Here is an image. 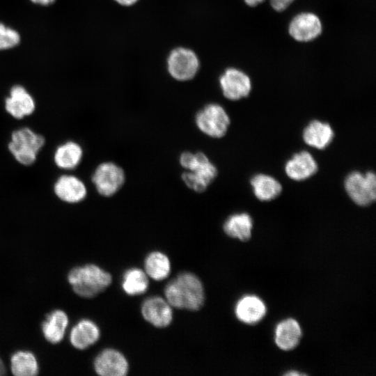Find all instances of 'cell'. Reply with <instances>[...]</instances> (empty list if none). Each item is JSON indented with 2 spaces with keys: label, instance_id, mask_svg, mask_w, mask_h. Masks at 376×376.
<instances>
[{
  "label": "cell",
  "instance_id": "6da1fadb",
  "mask_svg": "<svg viewBox=\"0 0 376 376\" xmlns=\"http://www.w3.org/2000/svg\"><path fill=\"white\" fill-rule=\"evenodd\" d=\"M165 299L173 308L196 311L205 301L203 285L191 272H184L171 281L164 289Z\"/></svg>",
  "mask_w": 376,
  "mask_h": 376
},
{
  "label": "cell",
  "instance_id": "7a4b0ae2",
  "mask_svg": "<svg viewBox=\"0 0 376 376\" xmlns=\"http://www.w3.org/2000/svg\"><path fill=\"white\" fill-rule=\"evenodd\" d=\"M178 161L184 169L182 182L194 192H204L217 176V168L203 152L184 151Z\"/></svg>",
  "mask_w": 376,
  "mask_h": 376
},
{
  "label": "cell",
  "instance_id": "3957f363",
  "mask_svg": "<svg viewBox=\"0 0 376 376\" xmlns=\"http://www.w3.org/2000/svg\"><path fill=\"white\" fill-rule=\"evenodd\" d=\"M68 279L74 292L85 298L97 296L112 282L111 274L94 264L74 267L70 271Z\"/></svg>",
  "mask_w": 376,
  "mask_h": 376
},
{
  "label": "cell",
  "instance_id": "277c9868",
  "mask_svg": "<svg viewBox=\"0 0 376 376\" xmlns=\"http://www.w3.org/2000/svg\"><path fill=\"white\" fill-rule=\"evenodd\" d=\"M45 143L46 139L42 134L29 127L23 126L10 133L8 150L19 164L30 166L35 164Z\"/></svg>",
  "mask_w": 376,
  "mask_h": 376
},
{
  "label": "cell",
  "instance_id": "5b68a950",
  "mask_svg": "<svg viewBox=\"0 0 376 376\" xmlns=\"http://www.w3.org/2000/svg\"><path fill=\"white\" fill-rule=\"evenodd\" d=\"M194 123L203 134L213 139L226 135L230 124V117L225 109L217 103H208L195 114Z\"/></svg>",
  "mask_w": 376,
  "mask_h": 376
},
{
  "label": "cell",
  "instance_id": "8992f818",
  "mask_svg": "<svg viewBox=\"0 0 376 376\" xmlns=\"http://www.w3.org/2000/svg\"><path fill=\"white\" fill-rule=\"evenodd\" d=\"M126 181L124 169L114 162L100 163L91 175V182L96 191L102 196L109 198L117 194Z\"/></svg>",
  "mask_w": 376,
  "mask_h": 376
},
{
  "label": "cell",
  "instance_id": "52a82bcc",
  "mask_svg": "<svg viewBox=\"0 0 376 376\" xmlns=\"http://www.w3.org/2000/svg\"><path fill=\"white\" fill-rule=\"evenodd\" d=\"M200 65L196 53L187 47H175L166 58L167 71L173 79L178 81L193 79L199 70Z\"/></svg>",
  "mask_w": 376,
  "mask_h": 376
},
{
  "label": "cell",
  "instance_id": "ba28073f",
  "mask_svg": "<svg viewBox=\"0 0 376 376\" xmlns=\"http://www.w3.org/2000/svg\"><path fill=\"white\" fill-rule=\"evenodd\" d=\"M345 189L352 201L359 206H368L376 198V176L373 172L363 174L353 171L344 182Z\"/></svg>",
  "mask_w": 376,
  "mask_h": 376
},
{
  "label": "cell",
  "instance_id": "9c48e42d",
  "mask_svg": "<svg viewBox=\"0 0 376 376\" xmlns=\"http://www.w3.org/2000/svg\"><path fill=\"white\" fill-rule=\"evenodd\" d=\"M53 192L60 201L67 204L80 203L88 195L85 182L78 176L68 173L56 178L53 184Z\"/></svg>",
  "mask_w": 376,
  "mask_h": 376
},
{
  "label": "cell",
  "instance_id": "30bf717a",
  "mask_svg": "<svg viewBox=\"0 0 376 376\" xmlns=\"http://www.w3.org/2000/svg\"><path fill=\"white\" fill-rule=\"evenodd\" d=\"M4 109L13 119L20 120L35 112L36 102L24 86L16 84L10 88L4 100Z\"/></svg>",
  "mask_w": 376,
  "mask_h": 376
},
{
  "label": "cell",
  "instance_id": "8fae6325",
  "mask_svg": "<svg viewBox=\"0 0 376 376\" xmlns=\"http://www.w3.org/2000/svg\"><path fill=\"white\" fill-rule=\"evenodd\" d=\"M219 85L224 96L233 101L248 96L251 89L248 75L233 68L226 69L221 75Z\"/></svg>",
  "mask_w": 376,
  "mask_h": 376
},
{
  "label": "cell",
  "instance_id": "7c38bea8",
  "mask_svg": "<svg viewBox=\"0 0 376 376\" xmlns=\"http://www.w3.org/2000/svg\"><path fill=\"white\" fill-rule=\"evenodd\" d=\"M94 369L101 376H125L129 371V363L120 351L107 348L94 360Z\"/></svg>",
  "mask_w": 376,
  "mask_h": 376
},
{
  "label": "cell",
  "instance_id": "4fadbf2b",
  "mask_svg": "<svg viewBox=\"0 0 376 376\" xmlns=\"http://www.w3.org/2000/svg\"><path fill=\"white\" fill-rule=\"evenodd\" d=\"M172 308L165 299L153 296L143 302L141 311L146 322L157 328H164L172 322Z\"/></svg>",
  "mask_w": 376,
  "mask_h": 376
},
{
  "label": "cell",
  "instance_id": "5bb4252c",
  "mask_svg": "<svg viewBox=\"0 0 376 376\" xmlns=\"http://www.w3.org/2000/svg\"><path fill=\"white\" fill-rule=\"evenodd\" d=\"M322 32V24L317 15L303 13L296 15L289 25V33L296 40L307 42L317 38Z\"/></svg>",
  "mask_w": 376,
  "mask_h": 376
},
{
  "label": "cell",
  "instance_id": "9a60e30c",
  "mask_svg": "<svg viewBox=\"0 0 376 376\" xmlns=\"http://www.w3.org/2000/svg\"><path fill=\"white\" fill-rule=\"evenodd\" d=\"M84 154V149L79 143L68 140L56 147L53 153V162L60 170L72 171L79 166Z\"/></svg>",
  "mask_w": 376,
  "mask_h": 376
},
{
  "label": "cell",
  "instance_id": "2e32d148",
  "mask_svg": "<svg viewBox=\"0 0 376 376\" xmlns=\"http://www.w3.org/2000/svg\"><path fill=\"white\" fill-rule=\"evenodd\" d=\"M318 169V164L308 151L295 154L285 165V171L292 180L301 181L313 175Z\"/></svg>",
  "mask_w": 376,
  "mask_h": 376
},
{
  "label": "cell",
  "instance_id": "e0dca14e",
  "mask_svg": "<svg viewBox=\"0 0 376 376\" xmlns=\"http://www.w3.org/2000/svg\"><path fill=\"white\" fill-rule=\"evenodd\" d=\"M266 311L263 301L253 295L242 297L235 307L237 318L248 324H254L261 320L265 315Z\"/></svg>",
  "mask_w": 376,
  "mask_h": 376
},
{
  "label": "cell",
  "instance_id": "ac0fdd59",
  "mask_svg": "<svg viewBox=\"0 0 376 376\" xmlns=\"http://www.w3.org/2000/svg\"><path fill=\"white\" fill-rule=\"evenodd\" d=\"M301 335V329L299 322L293 318H288L276 325L274 340L281 350L289 351L298 345Z\"/></svg>",
  "mask_w": 376,
  "mask_h": 376
},
{
  "label": "cell",
  "instance_id": "d6986e66",
  "mask_svg": "<svg viewBox=\"0 0 376 376\" xmlns=\"http://www.w3.org/2000/svg\"><path fill=\"white\" fill-rule=\"evenodd\" d=\"M334 132L331 125L318 120H312L303 131V139L309 146L326 148L332 141Z\"/></svg>",
  "mask_w": 376,
  "mask_h": 376
},
{
  "label": "cell",
  "instance_id": "ffe728a7",
  "mask_svg": "<svg viewBox=\"0 0 376 376\" xmlns=\"http://www.w3.org/2000/svg\"><path fill=\"white\" fill-rule=\"evenodd\" d=\"M100 336L97 325L92 320L84 319L72 328L70 340L75 348L84 350L95 343Z\"/></svg>",
  "mask_w": 376,
  "mask_h": 376
},
{
  "label": "cell",
  "instance_id": "44dd1931",
  "mask_svg": "<svg viewBox=\"0 0 376 376\" xmlns=\"http://www.w3.org/2000/svg\"><path fill=\"white\" fill-rule=\"evenodd\" d=\"M253 222L251 217L246 212L230 215L224 221L223 229L229 237L246 242L251 237Z\"/></svg>",
  "mask_w": 376,
  "mask_h": 376
},
{
  "label": "cell",
  "instance_id": "7402d4cb",
  "mask_svg": "<svg viewBox=\"0 0 376 376\" xmlns=\"http://www.w3.org/2000/svg\"><path fill=\"white\" fill-rule=\"evenodd\" d=\"M68 317L61 310H55L49 313L42 325L45 338L52 343H58L64 337L68 325Z\"/></svg>",
  "mask_w": 376,
  "mask_h": 376
},
{
  "label": "cell",
  "instance_id": "603a6c76",
  "mask_svg": "<svg viewBox=\"0 0 376 376\" xmlns=\"http://www.w3.org/2000/svg\"><path fill=\"white\" fill-rule=\"evenodd\" d=\"M254 195L261 201H269L280 195L282 191L281 183L274 178L259 173L250 180Z\"/></svg>",
  "mask_w": 376,
  "mask_h": 376
},
{
  "label": "cell",
  "instance_id": "cb8c5ba5",
  "mask_svg": "<svg viewBox=\"0 0 376 376\" xmlns=\"http://www.w3.org/2000/svg\"><path fill=\"white\" fill-rule=\"evenodd\" d=\"M144 268L148 276L155 281H162L171 272V261L165 253L152 251L145 258Z\"/></svg>",
  "mask_w": 376,
  "mask_h": 376
},
{
  "label": "cell",
  "instance_id": "d4e9b609",
  "mask_svg": "<svg viewBox=\"0 0 376 376\" xmlns=\"http://www.w3.org/2000/svg\"><path fill=\"white\" fill-rule=\"evenodd\" d=\"M148 286V276L141 269L132 267L127 269L123 275L122 288L130 296L145 293Z\"/></svg>",
  "mask_w": 376,
  "mask_h": 376
},
{
  "label": "cell",
  "instance_id": "484cf974",
  "mask_svg": "<svg viewBox=\"0 0 376 376\" xmlns=\"http://www.w3.org/2000/svg\"><path fill=\"white\" fill-rule=\"evenodd\" d=\"M11 372L16 376H33L38 374V365L36 357L28 351H18L10 358Z\"/></svg>",
  "mask_w": 376,
  "mask_h": 376
},
{
  "label": "cell",
  "instance_id": "4316f807",
  "mask_svg": "<svg viewBox=\"0 0 376 376\" xmlns=\"http://www.w3.org/2000/svg\"><path fill=\"white\" fill-rule=\"evenodd\" d=\"M21 40L18 31L0 22V50H6L17 46Z\"/></svg>",
  "mask_w": 376,
  "mask_h": 376
},
{
  "label": "cell",
  "instance_id": "83f0119b",
  "mask_svg": "<svg viewBox=\"0 0 376 376\" xmlns=\"http://www.w3.org/2000/svg\"><path fill=\"white\" fill-rule=\"evenodd\" d=\"M294 0H270L273 8L277 11H282L292 3Z\"/></svg>",
  "mask_w": 376,
  "mask_h": 376
},
{
  "label": "cell",
  "instance_id": "f1b7e54d",
  "mask_svg": "<svg viewBox=\"0 0 376 376\" xmlns=\"http://www.w3.org/2000/svg\"><path fill=\"white\" fill-rule=\"evenodd\" d=\"M122 6H131L139 1V0H113Z\"/></svg>",
  "mask_w": 376,
  "mask_h": 376
},
{
  "label": "cell",
  "instance_id": "f546056e",
  "mask_svg": "<svg viewBox=\"0 0 376 376\" xmlns=\"http://www.w3.org/2000/svg\"><path fill=\"white\" fill-rule=\"evenodd\" d=\"M31 2L40 6H49L52 4L55 0H30Z\"/></svg>",
  "mask_w": 376,
  "mask_h": 376
},
{
  "label": "cell",
  "instance_id": "4dcf8cb0",
  "mask_svg": "<svg viewBox=\"0 0 376 376\" xmlns=\"http://www.w3.org/2000/svg\"><path fill=\"white\" fill-rule=\"evenodd\" d=\"M246 3L250 6H255L260 3L263 2V0H244Z\"/></svg>",
  "mask_w": 376,
  "mask_h": 376
},
{
  "label": "cell",
  "instance_id": "1f68e13d",
  "mask_svg": "<svg viewBox=\"0 0 376 376\" xmlns=\"http://www.w3.org/2000/svg\"><path fill=\"white\" fill-rule=\"evenodd\" d=\"M5 373H6V368H5L3 361H1L0 358V375H4Z\"/></svg>",
  "mask_w": 376,
  "mask_h": 376
},
{
  "label": "cell",
  "instance_id": "d6a6232c",
  "mask_svg": "<svg viewBox=\"0 0 376 376\" xmlns=\"http://www.w3.org/2000/svg\"><path fill=\"white\" fill-rule=\"evenodd\" d=\"M285 375H305V374L299 373L297 370H293V371H290L288 373H286Z\"/></svg>",
  "mask_w": 376,
  "mask_h": 376
}]
</instances>
